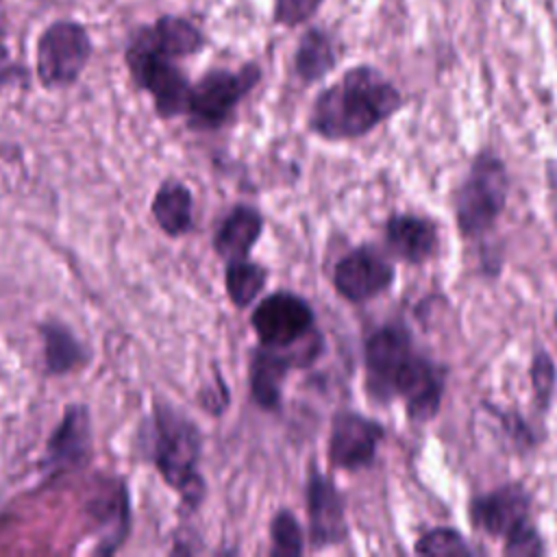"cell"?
<instances>
[{
	"label": "cell",
	"mask_w": 557,
	"mask_h": 557,
	"mask_svg": "<svg viewBox=\"0 0 557 557\" xmlns=\"http://www.w3.org/2000/svg\"><path fill=\"white\" fill-rule=\"evenodd\" d=\"M387 248L407 263H422L437 250V224L422 215L396 213L385 224Z\"/></svg>",
	"instance_id": "9a60e30c"
},
{
	"label": "cell",
	"mask_w": 557,
	"mask_h": 557,
	"mask_svg": "<svg viewBox=\"0 0 557 557\" xmlns=\"http://www.w3.org/2000/svg\"><path fill=\"white\" fill-rule=\"evenodd\" d=\"M200 450L198 426L178 409L154 400L150 457L161 479L181 494L189 509H196L205 498V479L198 472Z\"/></svg>",
	"instance_id": "7a4b0ae2"
},
{
	"label": "cell",
	"mask_w": 557,
	"mask_h": 557,
	"mask_svg": "<svg viewBox=\"0 0 557 557\" xmlns=\"http://www.w3.org/2000/svg\"><path fill=\"white\" fill-rule=\"evenodd\" d=\"M529 376H531V389H533L535 407L544 413L550 407L555 385H557V368H555L553 357L546 350H535L533 352Z\"/></svg>",
	"instance_id": "484cf974"
},
{
	"label": "cell",
	"mask_w": 557,
	"mask_h": 557,
	"mask_svg": "<svg viewBox=\"0 0 557 557\" xmlns=\"http://www.w3.org/2000/svg\"><path fill=\"white\" fill-rule=\"evenodd\" d=\"M268 281V270L255 261L246 259H235L226 261L224 270V287L231 298V302L239 309L248 307L265 287Z\"/></svg>",
	"instance_id": "603a6c76"
},
{
	"label": "cell",
	"mask_w": 557,
	"mask_h": 557,
	"mask_svg": "<svg viewBox=\"0 0 557 557\" xmlns=\"http://www.w3.org/2000/svg\"><path fill=\"white\" fill-rule=\"evenodd\" d=\"M150 209H152V218H154L157 226L165 235L181 237L191 231L194 198L185 183H181L176 178H165L157 187Z\"/></svg>",
	"instance_id": "d6986e66"
},
{
	"label": "cell",
	"mask_w": 557,
	"mask_h": 557,
	"mask_svg": "<svg viewBox=\"0 0 557 557\" xmlns=\"http://www.w3.org/2000/svg\"><path fill=\"white\" fill-rule=\"evenodd\" d=\"M400 107V91L379 70L357 65L315 96L309 128L329 141L357 139L392 117Z\"/></svg>",
	"instance_id": "6da1fadb"
},
{
	"label": "cell",
	"mask_w": 557,
	"mask_h": 557,
	"mask_svg": "<svg viewBox=\"0 0 557 557\" xmlns=\"http://www.w3.org/2000/svg\"><path fill=\"white\" fill-rule=\"evenodd\" d=\"M0 2H2V0H0Z\"/></svg>",
	"instance_id": "1f68e13d"
},
{
	"label": "cell",
	"mask_w": 557,
	"mask_h": 557,
	"mask_svg": "<svg viewBox=\"0 0 557 557\" xmlns=\"http://www.w3.org/2000/svg\"><path fill=\"white\" fill-rule=\"evenodd\" d=\"M89 511L98 520V524L104 529L102 544L96 548V553H104V555L113 553L124 542L131 527L128 492L124 481H115L111 490H104L96 500H91Z\"/></svg>",
	"instance_id": "ffe728a7"
},
{
	"label": "cell",
	"mask_w": 557,
	"mask_h": 557,
	"mask_svg": "<svg viewBox=\"0 0 557 557\" xmlns=\"http://www.w3.org/2000/svg\"><path fill=\"white\" fill-rule=\"evenodd\" d=\"M509 174L505 163L490 150L474 157L468 176L455 194V220L468 239L487 233L507 205Z\"/></svg>",
	"instance_id": "3957f363"
},
{
	"label": "cell",
	"mask_w": 557,
	"mask_h": 557,
	"mask_svg": "<svg viewBox=\"0 0 557 557\" xmlns=\"http://www.w3.org/2000/svg\"><path fill=\"white\" fill-rule=\"evenodd\" d=\"M2 35H4V24H2V15H0V39H2Z\"/></svg>",
	"instance_id": "f546056e"
},
{
	"label": "cell",
	"mask_w": 557,
	"mask_h": 557,
	"mask_svg": "<svg viewBox=\"0 0 557 557\" xmlns=\"http://www.w3.org/2000/svg\"><path fill=\"white\" fill-rule=\"evenodd\" d=\"M335 48L331 37L320 28H309L296 48L294 70L305 85L324 78L335 67Z\"/></svg>",
	"instance_id": "7402d4cb"
},
{
	"label": "cell",
	"mask_w": 557,
	"mask_h": 557,
	"mask_svg": "<svg viewBox=\"0 0 557 557\" xmlns=\"http://www.w3.org/2000/svg\"><path fill=\"white\" fill-rule=\"evenodd\" d=\"M555 322H557V318H555Z\"/></svg>",
	"instance_id": "4dcf8cb0"
},
{
	"label": "cell",
	"mask_w": 557,
	"mask_h": 557,
	"mask_svg": "<svg viewBox=\"0 0 557 557\" xmlns=\"http://www.w3.org/2000/svg\"><path fill=\"white\" fill-rule=\"evenodd\" d=\"M135 33L157 52L170 59H185L205 48L202 30L187 17L165 13L159 15L152 24H141Z\"/></svg>",
	"instance_id": "2e32d148"
},
{
	"label": "cell",
	"mask_w": 557,
	"mask_h": 557,
	"mask_svg": "<svg viewBox=\"0 0 557 557\" xmlns=\"http://www.w3.org/2000/svg\"><path fill=\"white\" fill-rule=\"evenodd\" d=\"M444 370L426 357L411 352L394 381V396L405 400L409 420L429 422L437 416L444 396Z\"/></svg>",
	"instance_id": "4fadbf2b"
},
{
	"label": "cell",
	"mask_w": 557,
	"mask_h": 557,
	"mask_svg": "<svg viewBox=\"0 0 557 557\" xmlns=\"http://www.w3.org/2000/svg\"><path fill=\"white\" fill-rule=\"evenodd\" d=\"M385 429L357 411H339L331 422L329 461L342 470H359L374 461Z\"/></svg>",
	"instance_id": "9c48e42d"
},
{
	"label": "cell",
	"mask_w": 557,
	"mask_h": 557,
	"mask_svg": "<svg viewBox=\"0 0 557 557\" xmlns=\"http://www.w3.org/2000/svg\"><path fill=\"white\" fill-rule=\"evenodd\" d=\"M305 498L309 546L313 550H320L344 542L348 535L346 509L344 496L337 492L335 483L329 476L311 470L305 487Z\"/></svg>",
	"instance_id": "7c38bea8"
},
{
	"label": "cell",
	"mask_w": 557,
	"mask_h": 557,
	"mask_svg": "<svg viewBox=\"0 0 557 557\" xmlns=\"http://www.w3.org/2000/svg\"><path fill=\"white\" fill-rule=\"evenodd\" d=\"M261 70L257 63H246L239 70H209L189 89L187 126L194 131H215L224 126L244 96L259 83Z\"/></svg>",
	"instance_id": "8992f818"
},
{
	"label": "cell",
	"mask_w": 557,
	"mask_h": 557,
	"mask_svg": "<svg viewBox=\"0 0 557 557\" xmlns=\"http://www.w3.org/2000/svg\"><path fill=\"white\" fill-rule=\"evenodd\" d=\"M91 459V418L89 407L72 403L63 409L61 422L52 429L39 468L48 476H61L81 470Z\"/></svg>",
	"instance_id": "ba28073f"
},
{
	"label": "cell",
	"mask_w": 557,
	"mask_h": 557,
	"mask_svg": "<svg viewBox=\"0 0 557 557\" xmlns=\"http://www.w3.org/2000/svg\"><path fill=\"white\" fill-rule=\"evenodd\" d=\"M39 333L44 339L46 374L63 376L87 363L85 346L74 337V333L65 324L48 320L39 324Z\"/></svg>",
	"instance_id": "44dd1931"
},
{
	"label": "cell",
	"mask_w": 557,
	"mask_h": 557,
	"mask_svg": "<svg viewBox=\"0 0 557 557\" xmlns=\"http://www.w3.org/2000/svg\"><path fill=\"white\" fill-rule=\"evenodd\" d=\"M411 337L400 324H385L366 339V385L381 400L394 396V381L411 357Z\"/></svg>",
	"instance_id": "8fae6325"
},
{
	"label": "cell",
	"mask_w": 557,
	"mask_h": 557,
	"mask_svg": "<svg viewBox=\"0 0 557 557\" xmlns=\"http://www.w3.org/2000/svg\"><path fill=\"white\" fill-rule=\"evenodd\" d=\"M531 516V494L520 483H505L470 500V522L494 537H507Z\"/></svg>",
	"instance_id": "5bb4252c"
},
{
	"label": "cell",
	"mask_w": 557,
	"mask_h": 557,
	"mask_svg": "<svg viewBox=\"0 0 557 557\" xmlns=\"http://www.w3.org/2000/svg\"><path fill=\"white\" fill-rule=\"evenodd\" d=\"M544 553H546V546H544L537 529L531 524V520L522 522L505 537L503 555H507V557H540Z\"/></svg>",
	"instance_id": "4316f807"
},
{
	"label": "cell",
	"mask_w": 557,
	"mask_h": 557,
	"mask_svg": "<svg viewBox=\"0 0 557 557\" xmlns=\"http://www.w3.org/2000/svg\"><path fill=\"white\" fill-rule=\"evenodd\" d=\"M270 537H272L270 555L274 557H296L305 548L300 522L289 509H281L274 513L270 522Z\"/></svg>",
	"instance_id": "cb8c5ba5"
},
{
	"label": "cell",
	"mask_w": 557,
	"mask_h": 557,
	"mask_svg": "<svg viewBox=\"0 0 557 557\" xmlns=\"http://www.w3.org/2000/svg\"><path fill=\"white\" fill-rule=\"evenodd\" d=\"M413 553L418 555H440V557H466L472 555V548L468 546L466 537L448 527H435L418 537Z\"/></svg>",
	"instance_id": "d4e9b609"
},
{
	"label": "cell",
	"mask_w": 557,
	"mask_h": 557,
	"mask_svg": "<svg viewBox=\"0 0 557 557\" xmlns=\"http://www.w3.org/2000/svg\"><path fill=\"white\" fill-rule=\"evenodd\" d=\"M394 265L374 248L361 246L344 255L333 270V287L348 302H366L394 283Z\"/></svg>",
	"instance_id": "30bf717a"
},
{
	"label": "cell",
	"mask_w": 557,
	"mask_h": 557,
	"mask_svg": "<svg viewBox=\"0 0 557 557\" xmlns=\"http://www.w3.org/2000/svg\"><path fill=\"white\" fill-rule=\"evenodd\" d=\"M302 363L294 355H287V348L261 346L250 357V396L261 409H278L283 381L292 366Z\"/></svg>",
	"instance_id": "e0dca14e"
},
{
	"label": "cell",
	"mask_w": 557,
	"mask_h": 557,
	"mask_svg": "<svg viewBox=\"0 0 557 557\" xmlns=\"http://www.w3.org/2000/svg\"><path fill=\"white\" fill-rule=\"evenodd\" d=\"M324 0H274L272 20L281 26H300L311 20Z\"/></svg>",
	"instance_id": "83f0119b"
},
{
	"label": "cell",
	"mask_w": 557,
	"mask_h": 557,
	"mask_svg": "<svg viewBox=\"0 0 557 557\" xmlns=\"http://www.w3.org/2000/svg\"><path fill=\"white\" fill-rule=\"evenodd\" d=\"M94 52L91 35L76 20H54L35 44V72L46 89L74 85L85 72Z\"/></svg>",
	"instance_id": "5b68a950"
},
{
	"label": "cell",
	"mask_w": 557,
	"mask_h": 557,
	"mask_svg": "<svg viewBox=\"0 0 557 557\" xmlns=\"http://www.w3.org/2000/svg\"><path fill=\"white\" fill-rule=\"evenodd\" d=\"M263 231V218L255 207L248 205H235L228 215L220 222L213 248L224 261L246 259L261 237Z\"/></svg>",
	"instance_id": "ac0fdd59"
},
{
	"label": "cell",
	"mask_w": 557,
	"mask_h": 557,
	"mask_svg": "<svg viewBox=\"0 0 557 557\" xmlns=\"http://www.w3.org/2000/svg\"><path fill=\"white\" fill-rule=\"evenodd\" d=\"M124 63L133 83L150 94L154 111L161 120L185 115L191 83L174 59L150 48L135 30L124 48Z\"/></svg>",
	"instance_id": "277c9868"
},
{
	"label": "cell",
	"mask_w": 557,
	"mask_h": 557,
	"mask_svg": "<svg viewBox=\"0 0 557 557\" xmlns=\"http://www.w3.org/2000/svg\"><path fill=\"white\" fill-rule=\"evenodd\" d=\"M250 324L261 346L287 348L313 331V311L300 296L274 292L255 307Z\"/></svg>",
	"instance_id": "52a82bcc"
},
{
	"label": "cell",
	"mask_w": 557,
	"mask_h": 557,
	"mask_svg": "<svg viewBox=\"0 0 557 557\" xmlns=\"http://www.w3.org/2000/svg\"><path fill=\"white\" fill-rule=\"evenodd\" d=\"M500 413V411H498ZM503 416V413H500ZM503 424H505V429H507V433L516 440V442H520L522 446H531L533 444V431L524 424V420L518 416V413H513V416H503Z\"/></svg>",
	"instance_id": "f1b7e54d"
}]
</instances>
